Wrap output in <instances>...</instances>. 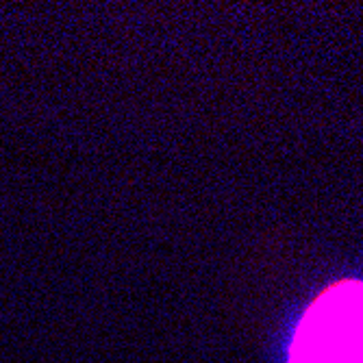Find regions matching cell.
I'll list each match as a JSON object with an SVG mask.
<instances>
[{
	"mask_svg": "<svg viewBox=\"0 0 363 363\" xmlns=\"http://www.w3.org/2000/svg\"><path fill=\"white\" fill-rule=\"evenodd\" d=\"M289 363H363V281H342L307 307Z\"/></svg>",
	"mask_w": 363,
	"mask_h": 363,
	"instance_id": "obj_1",
	"label": "cell"
}]
</instances>
